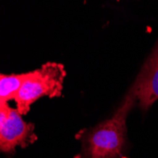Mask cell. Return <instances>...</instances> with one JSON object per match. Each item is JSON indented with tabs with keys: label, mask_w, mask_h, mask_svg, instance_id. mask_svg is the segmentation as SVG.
Segmentation results:
<instances>
[{
	"label": "cell",
	"mask_w": 158,
	"mask_h": 158,
	"mask_svg": "<svg viewBox=\"0 0 158 158\" xmlns=\"http://www.w3.org/2000/svg\"><path fill=\"white\" fill-rule=\"evenodd\" d=\"M137 103L134 88L130 87L113 117L82 134L81 158H118L126 143L129 113Z\"/></svg>",
	"instance_id": "1"
},
{
	"label": "cell",
	"mask_w": 158,
	"mask_h": 158,
	"mask_svg": "<svg viewBox=\"0 0 158 158\" xmlns=\"http://www.w3.org/2000/svg\"><path fill=\"white\" fill-rule=\"evenodd\" d=\"M66 75L64 64L55 62L46 63L35 70L28 71L13 100L17 111L25 116L30 112L31 105L41 98L61 97Z\"/></svg>",
	"instance_id": "2"
},
{
	"label": "cell",
	"mask_w": 158,
	"mask_h": 158,
	"mask_svg": "<svg viewBox=\"0 0 158 158\" xmlns=\"http://www.w3.org/2000/svg\"><path fill=\"white\" fill-rule=\"evenodd\" d=\"M35 126L23 119L16 108L9 103H0V151L12 154L17 147L23 149L37 140Z\"/></svg>",
	"instance_id": "3"
},
{
	"label": "cell",
	"mask_w": 158,
	"mask_h": 158,
	"mask_svg": "<svg viewBox=\"0 0 158 158\" xmlns=\"http://www.w3.org/2000/svg\"><path fill=\"white\" fill-rule=\"evenodd\" d=\"M132 87L142 110L147 111L158 99V38Z\"/></svg>",
	"instance_id": "4"
},
{
	"label": "cell",
	"mask_w": 158,
	"mask_h": 158,
	"mask_svg": "<svg viewBox=\"0 0 158 158\" xmlns=\"http://www.w3.org/2000/svg\"><path fill=\"white\" fill-rule=\"evenodd\" d=\"M27 75L24 73H12L0 75V103H9L16 98L21 86Z\"/></svg>",
	"instance_id": "5"
}]
</instances>
